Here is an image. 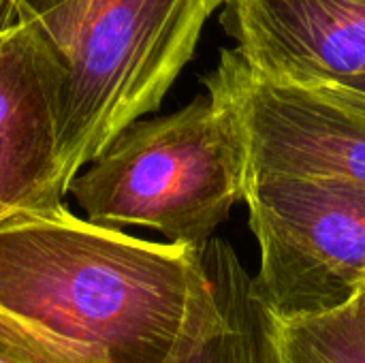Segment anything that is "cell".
<instances>
[{
  "label": "cell",
  "mask_w": 365,
  "mask_h": 363,
  "mask_svg": "<svg viewBox=\"0 0 365 363\" xmlns=\"http://www.w3.org/2000/svg\"><path fill=\"white\" fill-rule=\"evenodd\" d=\"M225 0H62L30 17L58 66V182L156 111Z\"/></svg>",
  "instance_id": "obj_2"
},
{
  "label": "cell",
  "mask_w": 365,
  "mask_h": 363,
  "mask_svg": "<svg viewBox=\"0 0 365 363\" xmlns=\"http://www.w3.org/2000/svg\"><path fill=\"white\" fill-rule=\"evenodd\" d=\"M349 88H355V90H359V92H365V79H359V81L351 83Z\"/></svg>",
  "instance_id": "obj_12"
},
{
  "label": "cell",
  "mask_w": 365,
  "mask_h": 363,
  "mask_svg": "<svg viewBox=\"0 0 365 363\" xmlns=\"http://www.w3.org/2000/svg\"><path fill=\"white\" fill-rule=\"evenodd\" d=\"M62 0H0V6L19 15V17H38L43 13H47L49 9H53L56 4H60Z\"/></svg>",
  "instance_id": "obj_11"
},
{
  "label": "cell",
  "mask_w": 365,
  "mask_h": 363,
  "mask_svg": "<svg viewBox=\"0 0 365 363\" xmlns=\"http://www.w3.org/2000/svg\"><path fill=\"white\" fill-rule=\"evenodd\" d=\"M0 218H4V214H2V212H0Z\"/></svg>",
  "instance_id": "obj_13"
},
{
  "label": "cell",
  "mask_w": 365,
  "mask_h": 363,
  "mask_svg": "<svg viewBox=\"0 0 365 363\" xmlns=\"http://www.w3.org/2000/svg\"><path fill=\"white\" fill-rule=\"evenodd\" d=\"M272 355L274 363H365V293L323 315H272Z\"/></svg>",
  "instance_id": "obj_9"
},
{
  "label": "cell",
  "mask_w": 365,
  "mask_h": 363,
  "mask_svg": "<svg viewBox=\"0 0 365 363\" xmlns=\"http://www.w3.org/2000/svg\"><path fill=\"white\" fill-rule=\"evenodd\" d=\"M0 363H113L96 347L60 336L0 306Z\"/></svg>",
  "instance_id": "obj_10"
},
{
  "label": "cell",
  "mask_w": 365,
  "mask_h": 363,
  "mask_svg": "<svg viewBox=\"0 0 365 363\" xmlns=\"http://www.w3.org/2000/svg\"><path fill=\"white\" fill-rule=\"evenodd\" d=\"M58 66L30 19L0 6V212L62 203Z\"/></svg>",
  "instance_id": "obj_7"
},
{
  "label": "cell",
  "mask_w": 365,
  "mask_h": 363,
  "mask_svg": "<svg viewBox=\"0 0 365 363\" xmlns=\"http://www.w3.org/2000/svg\"><path fill=\"white\" fill-rule=\"evenodd\" d=\"M244 186L240 120L207 92L175 113L126 126L66 193L96 225L152 229L201 250L244 199Z\"/></svg>",
  "instance_id": "obj_3"
},
{
  "label": "cell",
  "mask_w": 365,
  "mask_h": 363,
  "mask_svg": "<svg viewBox=\"0 0 365 363\" xmlns=\"http://www.w3.org/2000/svg\"><path fill=\"white\" fill-rule=\"evenodd\" d=\"M210 289L199 248L96 225L64 201L0 218V306L113 363L167 362Z\"/></svg>",
  "instance_id": "obj_1"
},
{
  "label": "cell",
  "mask_w": 365,
  "mask_h": 363,
  "mask_svg": "<svg viewBox=\"0 0 365 363\" xmlns=\"http://www.w3.org/2000/svg\"><path fill=\"white\" fill-rule=\"evenodd\" d=\"M212 289L192 310L165 363H274L272 315L255 278L222 240L201 248Z\"/></svg>",
  "instance_id": "obj_8"
},
{
  "label": "cell",
  "mask_w": 365,
  "mask_h": 363,
  "mask_svg": "<svg viewBox=\"0 0 365 363\" xmlns=\"http://www.w3.org/2000/svg\"><path fill=\"white\" fill-rule=\"evenodd\" d=\"M255 287L278 319L323 315L365 291V184L342 175H248Z\"/></svg>",
  "instance_id": "obj_4"
},
{
  "label": "cell",
  "mask_w": 365,
  "mask_h": 363,
  "mask_svg": "<svg viewBox=\"0 0 365 363\" xmlns=\"http://www.w3.org/2000/svg\"><path fill=\"white\" fill-rule=\"evenodd\" d=\"M222 26L244 64L272 83L365 79V0H225Z\"/></svg>",
  "instance_id": "obj_6"
},
{
  "label": "cell",
  "mask_w": 365,
  "mask_h": 363,
  "mask_svg": "<svg viewBox=\"0 0 365 363\" xmlns=\"http://www.w3.org/2000/svg\"><path fill=\"white\" fill-rule=\"evenodd\" d=\"M364 293H365V291H364Z\"/></svg>",
  "instance_id": "obj_14"
},
{
  "label": "cell",
  "mask_w": 365,
  "mask_h": 363,
  "mask_svg": "<svg viewBox=\"0 0 365 363\" xmlns=\"http://www.w3.org/2000/svg\"><path fill=\"white\" fill-rule=\"evenodd\" d=\"M203 83L240 120L246 178L304 173L365 184V92L340 83H272L255 75L235 49H222Z\"/></svg>",
  "instance_id": "obj_5"
}]
</instances>
